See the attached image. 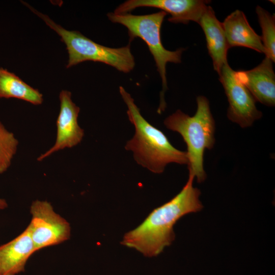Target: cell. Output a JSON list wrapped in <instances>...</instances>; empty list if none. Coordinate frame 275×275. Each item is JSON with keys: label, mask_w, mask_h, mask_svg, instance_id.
Masks as SVG:
<instances>
[{"label": "cell", "mask_w": 275, "mask_h": 275, "mask_svg": "<svg viewBox=\"0 0 275 275\" xmlns=\"http://www.w3.org/2000/svg\"><path fill=\"white\" fill-rule=\"evenodd\" d=\"M33 12L44 21L55 31L66 45L69 55L67 68L87 61L101 62L128 73L135 66L134 58L129 43L125 46L112 48L100 45L86 37L77 31H69L55 23L47 15L40 13L23 3Z\"/></svg>", "instance_id": "5"}, {"label": "cell", "mask_w": 275, "mask_h": 275, "mask_svg": "<svg viewBox=\"0 0 275 275\" xmlns=\"http://www.w3.org/2000/svg\"><path fill=\"white\" fill-rule=\"evenodd\" d=\"M37 252L29 228L9 242L0 245V275L23 271L31 256Z\"/></svg>", "instance_id": "11"}, {"label": "cell", "mask_w": 275, "mask_h": 275, "mask_svg": "<svg viewBox=\"0 0 275 275\" xmlns=\"http://www.w3.org/2000/svg\"><path fill=\"white\" fill-rule=\"evenodd\" d=\"M19 141L0 121V175L6 172L16 154Z\"/></svg>", "instance_id": "16"}, {"label": "cell", "mask_w": 275, "mask_h": 275, "mask_svg": "<svg viewBox=\"0 0 275 275\" xmlns=\"http://www.w3.org/2000/svg\"><path fill=\"white\" fill-rule=\"evenodd\" d=\"M195 177L189 175L182 190L173 198L154 209L136 228L127 232L121 243L146 257L156 256L175 239L173 227L181 217L201 210L200 190L193 186Z\"/></svg>", "instance_id": "1"}, {"label": "cell", "mask_w": 275, "mask_h": 275, "mask_svg": "<svg viewBox=\"0 0 275 275\" xmlns=\"http://www.w3.org/2000/svg\"><path fill=\"white\" fill-rule=\"evenodd\" d=\"M218 75L229 102L228 119L242 128L251 126L262 116L255 99L228 63L223 66Z\"/></svg>", "instance_id": "7"}, {"label": "cell", "mask_w": 275, "mask_h": 275, "mask_svg": "<svg viewBox=\"0 0 275 275\" xmlns=\"http://www.w3.org/2000/svg\"><path fill=\"white\" fill-rule=\"evenodd\" d=\"M197 103V111L193 116L178 109L163 123L168 129L179 133L182 137L187 146L189 175L201 183L206 178L203 164L204 152L214 146L215 125L208 99L199 96Z\"/></svg>", "instance_id": "3"}, {"label": "cell", "mask_w": 275, "mask_h": 275, "mask_svg": "<svg viewBox=\"0 0 275 275\" xmlns=\"http://www.w3.org/2000/svg\"><path fill=\"white\" fill-rule=\"evenodd\" d=\"M273 63L265 57L255 68L247 71H236L239 79L255 100L268 106L275 104V74Z\"/></svg>", "instance_id": "10"}, {"label": "cell", "mask_w": 275, "mask_h": 275, "mask_svg": "<svg viewBox=\"0 0 275 275\" xmlns=\"http://www.w3.org/2000/svg\"><path fill=\"white\" fill-rule=\"evenodd\" d=\"M14 98L34 105L43 101L42 94L7 69L0 68V98Z\"/></svg>", "instance_id": "14"}, {"label": "cell", "mask_w": 275, "mask_h": 275, "mask_svg": "<svg viewBox=\"0 0 275 275\" xmlns=\"http://www.w3.org/2000/svg\"><path fill=\"white\" fill-rule=\"evenodd\" d=\"M198 23L205 35L213 68L219 74L223 66L228 63L227 52L229 48L222 23L216 17L213 9L207 6Z\"/></svg>", "instance_id": "12"}, {"label": "cell", "mask_w": 275, "mask_h": 275, "mask_svg": "<svg viewBox=\"0 0 275 275\" xmlns=\"http://www.w3.org/2000/svg\"><path fill=\"white\" fill-rule=\"evenodd\" d=\"M8 207L7 201L4 199L0 198V210H3Z\"/></svg>", "instance_id": "17"}, {"label": "cell", "mask_w": 275, "mask_h": 275, "mask_svg": "<svg viewBox=\"0 0 275 275\" xmlns=\"http://www.w3.org/2000/svg\"><path fill=\"white\" fill-rule=\"evenodd\" d=\"M256 12L262 30L261 39L265 49V57L275 62V18L260 6H257Z\"/></svg>", "instance_id": "15"}, {"label": "cell", "mask_w": 275, "mask_h": 275, "mask_svg": "<svg viewBox=\"0 0 275 275\" xmlns=\"http://www.w3.org/2000/svg\"><path fill=\"white\" fill-rule=\"evenodd\" d=\"M229 47L241 46L265 53L261 37L250 25L243 12L236 10L222 23Z\"/></svg>", "instance_id": "13"}, {"label": "cell", "mask_w": 275, "mask_h": 275, "mask_svg": "<svg viewBox=\"0 0 275 275\" xmlns=\"http://www.w3.org/2000/svg\"><path fill=\"white\" fill-rule=\"evenodd\" d=\"M119 92L127 106L129 120L135 128L134 135L127 142L125 148L132 152L137 163L155 174L163 173L170 163L187 164L186 152L175 148L161 131L144 119L134 99L123 87H119Z\"/></svg>", "instance_id": "2"}, {"label": "cell", "mask_w": 275, "mask_h": 275, "mask_svg": "<svg viewBox=\"0 0 275 275\" xmlns=\"http://www.w3.org/2000/svg\"><path fill=\"white\" fill-rule=\"evenodd\" d=\"M30 212L32 219L28 228L37 251L69 239V223L55 212L50 203L35 200L31 205Z\"/></svg>", "instance_id": "6"}, {"label": "cell", "mask_w": 275, "mask_h": 275, "mask_svg": "<svg viewBox=\"0 0 275 275\" xmlns=\"http://www.w3.org/2000/svg\"><path fill=\"white\" fill-rule=\"evenodd\" d=\"M208 2L203 0H128L115 10L116 14H125L139 7L159 9L171 17L172 23H187L190 21L198 23Z\"/></svg>", "instance_id": "9"}, {"label": "cell", "mask_w": 275, "mask_h": 275, "mask_svg": "<svg viewBox=\"0 0 275 275\" xmlns=\"http://www.w3.org/2000/svg\"><path fill=\"white\" fill-rule=\"evenodd\" d=\"M60 112L57 120V136L54 145L37 158L41 161L53 153L65 148H72L82 141L84 130L77 121L80 108L73 101L71 93L62 90L59 94Z\"/></svg>", "instance_id": "8"}, {"label": "cell", "mask_w": 275, "mask_h": 275, "mask_svg": "<svg viewBox=\"0 0 275 275\" xmlns=\"http://www.w3.org/2000/svg\"><path fill=\"white\" fill-rule=\"evenodd\" d=\"M167 13L162 11L145 15H132L130 13L107 14L108 19L114 23H120L128 30L130 42L140 38L147 44L155 61L162 81V91L160 94L158 113L166 107L164 93L167 90L166 66L168 63L175 64L181 62V55L184 50L181 48L175 51H170L163 46L160 38V29Z\"/></svg>", "instance_id": "4"}]
</instances>
